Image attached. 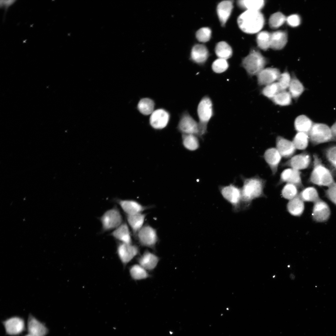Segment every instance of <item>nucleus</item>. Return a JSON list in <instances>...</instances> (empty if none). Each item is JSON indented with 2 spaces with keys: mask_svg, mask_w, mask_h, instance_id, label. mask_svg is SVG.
<instances>
[{
  "mask_svg": "<svg viewBox=\"0 0 336 336\" xmlns=\"http://www.w3.org/2000/svg\"><path fill=\"white\" fill-rule=\"evenodd\" d=\"M240 177L243 182L241 188L242 210H244L249 208L254 200L266 197L264 192L266 181L258 175L250 178L241 175Z\"/></svg>",
  "mask_w": 336,
  "mask_h": 336,
  "instance_id": "f257e3e1",
  "label": "nucleus"
},
{
  "mask_svg": "<svg viewBox=\"0 0 336 336\" xmlns=\"http://www.w3.org/2000/svg\"><path fill=\"white\" fill-rule=\"evenodd\" d=\"M237 22L239 27L243 31L253 34L259 32L262 29L265 19L260 11L247 10L240 15Z\"/></svg>",
  "mask_w": 336,
  "mask_h": 336,
  "instance_id": "f03ea898",
  "label": "nucleus"
},
{
  "mask_svg": "<svg viewBox=\"0 0 336 336\" xmlns=\"http://www.w3.org/2000/svg\"><path fill=\"white\" fill-rule=\"evenodd\" d=\"M313 169L309 181L319 186L329 187L335 182L331 172L317 154L313 155Z\"/></svg>",
  "mask_w": 336,
  "mask_h": 336,
  "instance_id": "7ed1b4c3",
  "label": "nucleus"
},
{
  "mask_svg": "<svg viewBox=\"0 0 336 336\" xmlns=\"http://www.w3.org/2000/svg\"><path fill=\"white\" fill-rule=\"evenodd\" d=\"M197 113L200 138H202L207 132L208 124L214 115L212 102L208 96L203 97L197 107Z\"/></svg>",
  "mask_w": 336,
  "mask_h": 336,
  "instance_id": "20e7f679",
  "label": "nucleus"
},
{
  "mask_svg": "<svg viewBox=\"0 0 336 336\" xmlns=\"http://www.w3.org/2000/svg\"><path fill=\"white\" fill-rule=\"evenodd\" d=\"M267 63L266 58L258 50L253 49L242 60V67L250 76L257 75Z\"/></svg>",
  "mask_w": 336,
  "mask_h": 336,
  "instance_id": "39448f33",
  "label": "nucleus"
},
{
  "mask_svg": "<svg viewBox=\"0 0 336 336\" xmlns=\"http://www.w3.org/2000/svg\"><path fill=\"white\" fill-rule=\"evenodd\" d=\"M220 192L223 198L230 203L233 211L237 212L242 210L241 188L234 183L219 187Z\"/></svg>",
  "mask_w": 336,
  "mask_h": 336,
  "instance_id": "423d86ee",
  "label": "nucleus"
},
{
  "mask_svg": "<svg viewBox=\"0 0 336 336\" xmlns=\"http://www.w3.org/2000/svg\"><path fill=\"white\" fill-rule=\"evenodd\" d=\"M308 135L309 141L314 145L336 141L330 128L324 124L314 123Z\"/></svg>",
  "mask_w": 336,
  "mask_h": 336,
  "instance_id": "0eeeda50",
  "label": "nucleus"
},
{
  "mask_svg": "<svg viewBox=\"0 0 336 336\" xmlns=\"http://www.w3.org/2000/svg\"><path fill=\"white\" fill-rule=\"evenodd\" d=\"M102 225V231L115 229L123 222L121 213L116 207L106 211L100 218Z\"/></svg>",
  "mask_w": 336,
  "mask_h": 336,
  "instance_id": "6e6552de",
  "label": "nucleus"
},
{
  "mask_svg": "<svg viewBox=\"0 0 336 336\" xmlns=\"http://www.w3.org/2000/svg\"><path fill=\"white\" fill-rule=\"evenodd\" d=\"M136 238L142 246L155 249L159 240L156 230L150 226L144 225L138 232Z\"/></svg>",
  "mask_w": 336,
  "mask_h": 336,
  "instance_id": "1a4fd4ad",
  "label": "nucleus"
},
{
  "mask_svg": "<svg viewBox=\"0 0 336 336\" xmlns=\"http://www.w3.org/2000/svg\"><path fill=\"white\" fill-rule=\"evenodd\" d=\"M178 128L182 134H193L200 138L198 123L187 111L181 115Z\"/></svg>",
  "mask_w": 336,
  "mask_h": 336,
  "instance_id": "9d476101",
  "label": "nucleus"
},
{
  "mask_svg": "<svg viewBox=\"0 0 336 336\" xmlns=\"http://www.w3.org/2000/svg\"><path fill=\"white\" fill-rule=\"evenodd\" d=\"M311 158L306 151L295 155L285 162L282 163V167H288L300 170L308 167L310 164Z\"/></svg>",
  "mask_w": 336,
  "mask_h": 336,
  "instance_id": "9b49d317",
  "label": "nucleus"
},
{
  "mask_svg": "<svg viewBox=\"0 0 336 336\" xmlns=\"http://www.w3.org/2000/svg\"><path fill=\"white\" fill-rule=\"evenodd\" d=\"M117 254L122 263L126 265L139 253V249L136 245L120 242L118 244Z\"/></svg>",
  "mask_w": 336,
  "mask_h": 336,
  "instance_id": "f8f14e48",
  "label": "nucleus"
},
{
  "mask_svg": "<svg viewBox=\"0 0 336 336\" xmlns=\"http://www.w3.org/2000/svg\"><path fill=\"white\" fill-rule=\"evenodd\" d=\"M312 208V217L317 222L327 221L331 215V210L328 204L320 198L314 202Z\"/></svg>",
  "mask_w": 336,
  "mask_h": 336,
  "instance_id": "ddd939ff",
  "label": "nucleus"
},
{
  "mask_svg": "<svg viewBox=\"0 0 336 336\" xmlns=\"http://www.w3.org/2000/svg\"><path fill=\"white\" fill-rule=\"evenodd\" d=\"M285 183L293 184L298 189H303L304 187L301 172L291 168L286 169L282 171L277 185H279Z\"/></svg>",
  "mask_w": 336,
  "mask_h": 336,
  "instance_id": "4468645a",
  "label": "nucleus"
},
{
  "mask_svg": "<svg viewBox=\"0 0 336 336\" xmlns=\"http://www.w3.org/2000/svg\"><path fill=\"white\" fill-rule=\"evenodd\" d=\"M116 202L126 215L142 213L154 207L152 205H144L133 199H118Z\"/></svg>",
  "mask_w": 336,
  "mask_h": 336,
  "instance_id": "2eb2a0df",
  "label": "nucleus"
},
{
  "mask_svg": "<svg viewBox=\"0 0 336 336\" xmlns=\"http://www.w3.org/2000/svg\"><path fill=\"white\" fill-rule=\"evenodd\" d=\"M281 74L277 68H264L257 75L258 83L260 86H266L273 83L278 80Z\"/></svg>",
  "mask_w": 336,
  "mask_h": 336,
  "instance_id": "dca6fc26",
  "label": "nucleus"
},
{
  "mask_svg": "<svg viewBox=\"0 0 336 336\" xmlns=\"http://www.w3.org/2000/svg\"><path fill=\"white\" fill-rule=\"evenodd\" d=\"M276 146L282 157L285 158L289 159L293 156L296 150L292 141L281 136L276 137Z\"/></svg>",
  "mask_w": 336,
  "mask_h": 336,
  "instance_id": "f3484780",
  "label": "nucleus"
},
{
  "mask_svg": "<svg viewBox=\"0 0 336 336\" xmlns=\"http://www.w3.org/2000/svg\"><path fill=\"white\" fill-rule=\"evenodd\" d=\"M2 323L6 333L9 335L19 334L25 329L24 320L19 317H12L3 321Z\"/></svg>",
  "mask_w": 336,
  "mask_h": 336,
  "instance_id": "a211bd4d",
  "label": "nucleus"
},
{
  "mask_svg": "<svg viewBox=\"0 0 336 336\" xmlns=\"http://www.w3.org/2000/svg\"><path fill=\"white\" fill-rule=\"evenodd\" d=\"M169 119L170 114L166 110L162 109H158L151 114L150 123L154 128L161 129L166 126Z\"/></svg>",
  "mask_w": 336,
  "mask_h": 336,
  "instance_id": "6ab92c4d",
  "label": "nucleus"
},
{
  "mask_svg": "<svg viewBox=\"0 0 336 336\" xmlns=\"http://www.w3.org/2000/svg\"><path fill=\"white\" fill-rule=\"evenodd\" d=\"M264 157L271 170L272 175L277 173L282 156L276 148L271 147L264 152Z\"/></svg>",
  "mask_w": 336,
  "mask_h": 336,
  "instance_id": "aec40b11",
  "label": "nucleus"
},
{
  "mask_svg": "<svg viewBox=\"0 0 336 336\" xmlns=\"http://www.w3.org/2000/svg\"><path fill=\"white\" fill-rule=\"evenodd\" d=\"M27 328L28 334L34 336H45L48 332L45 325L31 315L28 317Z\"/></svg>",
  "mask_w": 336,
  "mask_h": 336,
  "instance_id": "412c9836",
  "label": "nucleus"
},
{
  "mask_svg": "<svg viewBox=\"0 0 336 336\" xmlns=\"http://www.w3.org/2000/svg\"><path fill=\"white\" fill-rule=\"evenodd\" d=\"M160 258L148 250L145 251L137 259L138 264L147 271L153 270L157 266Z\"/></svg>",
  "mask_w": 336,
  "mask_h": 336,
  "instance_id": "4be33fe9",
  "label": "nucleus"
},
{
  "mask_svg": "<svg viewBox=\"0 0 336 336\" xmlns=\"http://www.w3.org/2000/svg\"><path fill=\"white\" fill-rule=\"evenodd\" d=\"M128 223L123 222L110 233V235L120 242L132 244V235Z\"/></svg>",
  "mask_w": 336,
  "mask_h": 336,
  "instance_id": "5701e85b",
  "label": "nucleus"
},
{
  "mask_svg": "<svg viewBox=\"0 0 336 336\" xmlns=\"http://www.w3.org/2000/svg\"><path fill=\"white\" fill-rule=\"evenodd\" d=\"M147 214L143 212L131 215H126L128 226L131 228L133 235L136 238L138 231L144 225Z\"/></svg>",
  "mask_w": 336,
  "mask_h": 336,
  "instance_id": "b1692460",
  "label": "nucleus"
},
{
  "mask_svg": "<svg viewBox=\"0 0 336 336\" xmlns=\"http://www.w3.org/2000/svg\"><path fill=\"white\" fill-rule=\"evenodd\" d=\"M233 8V1L225 0L218 5L217 11L221 25L224 26L231 14Z\"/></svg>",
  "mask_w": 336,
  "mask_h": 336,
  "instance_id": "393cba45",
  "label": "nucleus"
},
{
  "mask_svg": "<svg viewBox=\"0 0 336 336\" xmlns=\"http://www.w3.org/2000/svg\"><path fill=\"white\" fill-rule=\"evenodd\" d=\"M287 40L286 31L279 30L271 33L270 48L276 50L282 49L286 44Z\"/></svg>",
  "mask_w": 336,
  "mask_h": 336,
  "instance_id": "a878e982",
  "label": "nucleus"
},
{
  "mask_svg": "<svg viewBox=\"0 0 336 336\" xmlns=\"http://www.w3.org/2000/svg\"><path fill=\"white\" fill-rule=\"evenodd\" d=\"M208 55V49L203 45L197 44L192 49L191 54V59L197 64H202L205 63Z\"/></svg>",
  "mask_w": 336,
  "mask_h": 336,
  "instance_id": "bb28decb",
  "label": "nucleus"
},
{
  "mask_svg": "<svg viewBox=\"0 0 336 336\" xmlns=\"http://www.w3.org/2000/svg\"><path fill=\"white\" fill-rule=\"evenodd\" d=\"M304 202L299 195L289 201L287 205V209L291 215L300 217L303 213L305 209Z\"/></svg>",
  "mask_w": 336,
  "mask_h": 336,
  "instance_id": "cd10ccee",
  "label": "nucleus"
},
{
  "mask_svg": "<svg viewBox=\"0 0 336 336\" xmlns=\"http://www.w3.org/2000/svg\"><path fill=\"white\" fill-rule=\"evenodd\" d=\"M313 123L307 116L305 115H301L296 118L294 126L297 132H302L308 134Z\"/></svg>",
  "mask_w": 336,
  "mask_h": 336,
  "instance_id": "c85d7f7f",
  "label": "nucleus"
},
{
  "mask_svg": "<svg viewBox=\"0 0 336 336\" xmlns=\"http://www.w3.org/2000/svg\"><path fill=\"white\" fill-rule=\"evenodd\" d=\"M288 89L292 98L296 100L298 99L305 90L303 84L293 72L291 75V81Z\"/></svg>",
  "mask_w": 336,
  "mask_h": 336,
  "instance_id": "c756f323",
  "label": "nucleus"
},
{
  "mask_svg": "<svg viewBox=\"0 0 336 336\" xmlns=\"http://www.w3.org/2000/svg\"><path fill=\"white\" fill-rule=\"evenodd\" d=\"M298 195L304 202L314 203L320 198L317 189L312 186L303 189Z\"/></svg>",
  "mask_w": 336,
  "mask_h": 336,
  "instance_id": "7c9ffc66",
  "label": "nucleus"
},
{
  "mask_svg": "<svg viewBox=\"0 0 336 336\" xmlns=\"http://www.w3.org/2000/svg\"><path fill=\"white\" fill-rule=\"evenodd\" d=\"M146 269L139 264H134L129 268V273L134 280H140L147 279L150 277Z\"/></svg>",
  "mask_w": 336,
  "mask_h": 336,
  "instance_id": "2f4dec72",
  "label": "nucleus"
},
{
  "mask_svg": "<svg viewBox=\"0 0 336 336\" xmlns=\"http://www.w3.org/2000/svg\"><path fill=\"white\" fill-rule=\"evenodd\" d=\"M264 3L263 0H240L237 2L238 6L242 9L258 11L263 7Z\"/></svg>",
  "mask_w": 336,
  "mask_h": 336,
  "instance_id": "473e14b6",
  "label": "nucleus"
},
{
  "mask_svg": "<svg viewBox=\"0 0 336 336\" xmlns=\"http://www.w3.org/2000/svg\"><path fill=\"white\" fill-rule=\"evenodd\" d=\"M198 138L193 134H182V139L184 147L191 151L197 150L200 147Z\"/></svg>",
  "mask_w": 336,
  "mask_h": 336,
  "instance_id": "72a5a7b5",
  "label": "nucleus"
},
{
  "mask_svg": "<svg viewBox=\"0 0 336 336\" xmlns=\"http://www.w3.org/2000/svg\"><path fill=\"white\" fill-rule=\"evenodd\" d=\"M215 52L219 58L226 60L230 58L232 54L231 47L225 41H221L217 44L215 48Z\"/></svg>",
  "mask_w": 336,
  "mask_h": 336,
  "instance_id": "f704fd0d",
  "label": "nucleus"
},
{
  "mask_svg": "<svg viewBox=\"0 0 336 336\" xmlns=\"http://www.w3.org/2000/svg\"><path fill=\"white\" fill-rule=\"evenodd\" d=\"M155 103L152 99L147 98L141 99L138 103L137 108L144 115L151 114L154 111Z\"/></svg>",
  "mask_w": 336,
  "mask_h": 336,
  "instance_id": "c9c22d12",
  "label": "nucleus"
},
{
  "mask_svg": "<svg viewBox=\"0 0 336 336\" xmlns=\"http://www.w3.org/2000/svg\"><path fill=\"white\" fill-rule=\"evenodd\" d=\"M292 97L289 91H280L271 100L275 105L281 106L289 105L292 102Z\"/></svg>",
  "mask_w": 336,
  "mask_h": 336,
  "instance_id": "e433bc0d",
  "label": "nucleus"
},
{
  "mask_svg": "<svg viewBox=\"0 0 336 336\" xmlns=\"http://www.w3.org/2000/svg\"><path fill=\"white\" fill-rule=\"evenodd\" d=\"M271 33L263 31L259 32L256 37V42L258 46L264 50L270 48Z\"/></svg>",
  "mask_w": 336,
  "mask_h": 336,
  "instance_id": "4c0bfd02",
  "label": "nucleus"
},
{
  "mask_svg": "<svg viewBox=\"0 0 336 336\" xmlns=\"http://www.w3.org/2000/svg\"><path fill=\"white\" fill-rule=\"evenodd\" d=\"M309 141L308 134L302 132H297L292 142L296 149L304 150L308 147Z\"/></svg>",
  "mask_w": 336,
  "mask_h": 336,
  "instance_id": "58836bf2",
  "label": "nucleus"
},
{
  "mask_svg": "<svg viewBox=\"0 0 336 336\" xmlns=\"http://www.w3.org/2000/svg\"><path fill=\"white\" fill-rule=\"evenodd\" d=\"M298 189L295 185L286 183L283 187L281 192L282 196L290 200L297 196L299 194Z\"/></svg>",
  "mask_w": 336,
  "mask_h": 336,
  "instance_id": "ea45409f",
  "label": "nucleus"
},
{
  "mask_svg": "<svg viewBox=\"0 0 336 336\" xmlns=\"http://www.w3.org/2000/svg\"><path fill=\"white\" fill-rule=\"evenodd\" d=\"M287 17L283 13L277 12L271 15L269 19V25L273 29H277L286 21Z\"/></svg>",
  "mask_w": 336,
  "mask_h": 336,
  "instance_id": "a19ab883",
  "label": "nucleus"
},
{
  "mask_svg": "<svg viewBox=\"0 0 336 336\" xmlns=\"http://www.w3.org/2000/svg\"><path fill=\"white\" fill-rule=\"evenodd\" d=\"M280 91L277 82H275L265 86L261 91L262 94L265 97L271 100Z\"/></svg>",
  "mask_w": 336,
  "mask_h": 336,
  "instance_id": "79ce46f5",
  "label": "nucleus"
},
{
  "mask_svg": "<svg viewBox=\"0 0 336 336\" xmlns=\"http://www.w3.org/2000/svg\"><path fill=\"white\" fill-rule=\"evenodd\" d=\"M291 79V76L287 70L281 73L277 80L280 91H286L288 88Z\"/></svg>",
  "mask_w": 336,
  "mask_h": 336,
  "instance_id": "37998d69",
  "label": "nucleus"
},
{
  "mask_svg": "<svg viewBox=\"0 0 336 336\" xmlns=\"http://www.w3.org/2000/svg\"><path fill=\"white\" fill-rule=\"evenodd\" d=\"M229 67V64L226 60L218 58L215 60L212 64L213 71L217 73H221L226 71Z\"/></svg>",
  "mask_w": 336,
  "mask_h": 336,
  "instance_id": "c03bdc74",
  "label": "nucleus"
},
{
  "mask_svg": "<svg viewBox=\"0 0 336 336\" xmlns=\"http://www.w3.org/2000/svg\"><path fill=\"white\" fill-rule=\"evenodd\" d=\"M211 29L207 27L200 29L197 31L196 34L197 39L199 41L203 42L208 41L211 38Z\"/></svg>",
  "mask_w": 336,
  "mask_h": 336,
  "instance_id": "a18cd8bd",
  "label": "nucleus"
},
{
  "mask_svg": "<svg viewBox=\"0 0 336 336\" xmlns=\"http://www.w3.org/2000/svg\"><path fill=\"white\" fill-rule=\"evenodd\" d=\"M325 154L329 163L333 166L336 164V145L331 146L326 149Z\"/></svg>",
  "mask_w": 336,
  "mask_h": 336,
  "instance_id": "49530a36",
  "label": "nucleus"
},
{
  "mask_svg": "<svg viewBox=\"0 0 336 336\" xmlns=\"http://www.w3.org/2000/svg\"><path fill=\"white\" fill-rule=\"evenodd\" d=\"M326 198L336 205V182L335 181L328 187L325 191Z\"/></svg>",
  "mask_w": 336,
  "mask_h": 336,
  "instance_id": "de8ad7c7",
  "label": "nucleus"
},
{
  "mask_svg": "<svg viewBox=\"0 0 336 336\" xmlns=\"http://www.w3.org/2000/svg\"><path fill=\"white\" fill-rule=\"evenodd\" d=\"M301 21L300 16L296 14L291 15L287 17L286 22L291 26L295 27L298 26Z\"/></svg>",
  "mask_w": 336,
  "mask_h": 336,
  "instance_id": "09e8293b",
  "label": "nucleus"
},
{
  "mask_svg": "<svg viewBox=\"0 0 336 336\" xmlns=\"http://www.w3.org/2000/svg\"><path fill=\"white\" fill-rule=\"evenodd\" d=\"M2 4L5 8H7L15 2V1H2Z\"/></svg>",
  "mask_w": 336,
  "mask_h": 336,
  "instance_id": "8fccbe9b",
  "label": "nucleus"
},
{
  "mask_svg": "<svg viewBox=\"0 0 336 336\" xmlns=\"http://www.w3.org/2000/svg\"><path fill=\"white\" fill-rule=\"evenodd\" d=\"M330 128L333 136L336 139V122L332 125Z\"/></svg>",
  "mask_w": 336,
  "mask_h": 336,
  "instance_id": "3c124183",
  "label": "nucleus"
},
{
  "mask_svg": "<svg viewBox=\"0 0 336 336\" xmlns=\"http://www.w3.org/2000/svg\"><path fill=\"white\" fill-rule=\"evenodd\" d=\"M290 277L292 279H294L295 276L293 274H291L290 275Z\"/></svg>",
  "mask_w": 336,
  "mask_h": 336,
  "instance_id": "603ef678",
  "label": "nucleus"
},
{
  "mask_svg": "<svg viewBox=\"0 0 336 336\" xmlns=\"http://www.w3.org/2000/svg\"><path fill=\"white\" fill-rule=\"evenodd\" d=\"M25 336H33V335H31V334H27Z\"/></svg>",
  "mask_w": 336,
  "mask_h": 336,
  "instance_id": "864d4df0",
  "label": "nucleus"
},
{
  "mask_svg": "<svg viewBox=\"0 0 336 336\" xmlns=\"http://www.w3.org/2000/svg\"><path fill=\"white\" fill-rule=\"evenodd\" d=\"M336 171V164L333 166Z\"/></svg>",
  "mask_w": 336,
  "mask_h": 336,
  "instance_id": "5fc2aeb1",
  "label": "nucleus"
}]
</instances>
